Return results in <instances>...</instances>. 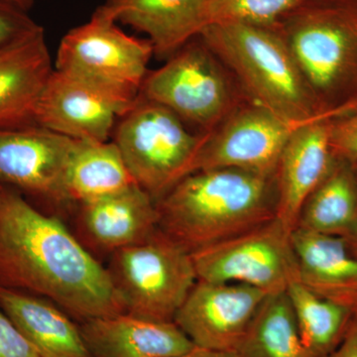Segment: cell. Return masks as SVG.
<instances>
[{
    "mask_svg": "<svg viewBox=\"0 0 357 357\" xmlns=\"http://www.w3.org/2000/svg\"><path fill=\"white\" fill-rule=\"evenodd\" d=\"M290 230L280 220L191 253L198 280L238 283L267 295L284 293L298 279Z\"/></svg>",
    "mask_w": 357,
    "mask_h": 357,
    "instance_id": "9c48e42d",
    "label": "cell"
},
{
    "mask_svg": "<svg viewBox=\"0 0 357 357\" xmlns=\"http://www.w3.org/2000/svg\"><path fill=\"white\" fill-rule=\"evenodd\" d=\"M301 340L312 357H326L344 338L354 312L328 302L294 280L286 290Z\"/></svg>",
    "mask_w": 357,
    "mask_h": 357,
    "instance_id": "cb8c5ba5",
    "label": "cell"
},
{
    "mask_svg": "<svg viewBox=\"0 0 357 357\" xmlns=\"http://www.w3.org/2000/svg\"><path fill=\"white\" fill-rule=\"evenodd\" d=\"M53 70L39 24L0 47V129L35 124L40 96Z\"/></svg>",
    "mask_w": 357,
    "mask_h": 357,
    "instance_id": "5bb4252c",
    "label": "cell"
},
{
    "mask_svg": "<svg viewBox=\"0 0 357 357\" xmlns=\"http://www.w3.org/2000/svg\"><path fill=\"white\" fill-rule=\"evenodd\" d=\"M305 0H208L206 9V25L215 23L276 27L284 16L297 8Z\"/></svg>",
    "mask_w": 357,
    "mask_h": 357,
    "instance_id": "d4e9b609",
    "label": "cell"
},
{
    "mask_svg": "<svg viewBox=\"0 0 357 357\" xmlns=\"http://www.w3.org/2000/svg\"><path fill=\"white\" fill-rule=\"evenodd\" d=\"M321 114L357 110V0H305L277 25Z\"/></svg>",
    "mask_w": 357,
    "mask_h": 357,
    "instance_id": "3957f363",
    "label": "cell"
},
{
    "mask_svg": "<svg viewBox=\"0 0 357 357\" xmlns=\"http://www.w3.org/2000/svg\"><path fill=\"white\" fill-rule=\"evenodd\" d=\"M303 126L261 105L244 102L204 134L188 175L220 168L274 175L288 140Z\"/></svg>",
    "mask_w": 357,
    "mask_h": 357,
    "instance_id": "30bf717a",
    "label": "cell"
},
{
    "mask_svg": "<svg viewBox=\"0 0 357 357\" xmlns=\"http://www.w3.org/2000/svg\"><path fill=\"white\" fill-rule=\"evenodd\" d=\"M0 307L40 357H93L79 326L51 301L0 286Z\"/></svg>",
    "mask_w": 357,
    "mask_h": 357,
    "instance_id": "ffe728a7",
    "label": "cell"
},
{
    "mask_svg": "<svg viewBox=\"0 0 357 357\" xmlns=\"http://www.w3.org/2000/svg\"><path fill=\"white\" fill-rule=\"evenodd\" d=\"M135 184L114 141H77L66 181L69 201L89 203Z\"/></svg>",
    "mask_w": 357,
    "mask_h": 357,
    "instance_id": "7402d4cb",
    "label": "cell"
},
{
    "mask_svg": "<svg viewBox=\"0 0 357 357\" xmlns=\"http://www.w3.org/2000/svg\"><path fill=\"white\" fill-rule=\"evenodd\" d=\"M332 121L319 119L301 126L282 152L275 172L276 218L291 232L303 204L335 163L331 145Z\"/></svg>",
    "mask_w": 357,
    "mask_h": 357,
    "instance_id": "9a60e30c",
    "label": "cell"
},
{
    "mask_svg": "<svg viewBox=\"0 0 357 357\" xmlns=\"http://www.w3.org/2000/svg\"><path fill=\"white\" fill-rule=\"evenodd\" d=\"M153 55L149 40L122 31L102 6L63 37L54 69L135 102Z\"/></svg>",
    "mask_w": 357,
    "mask_h": 357,
    "instance_id": "ba28073f",
    "label": "cell"
},
{
    "mask_svg": "<svg viewBox=\"0 0 357 357\" xmlns=\"http://www.w3.org/2000/svg\"><path fill=\"white\" fill-rule=\"evenodd\" d=\"M204 134L192 133L171 110L138 96L119 119L114 142L136 184L157 201L188 176Z\"/></svg>",
    "mask_w": 357,
    "mask_h": 357,
    "instance_id": "52a82bcc",
    "label": "cell"
},
{
    "mask_svg": "<svg viewBox=\"0 0 357 357\" xmlns=\"http://www.w3.org/2000/svg\"><path fill=\"white\" fill-rule=\"evenodd\" d=\"M175 357H237L236 351H215L195 345L189 351Z\"/></svg>",
    "mask_w": 357,
    "mask_h": 357,
    "instance_id": "f546056e",
    "label": "cell"
},
{
    "mask_svg": "<svg viewBox=\"0 0 357 357\" xmlns=\"http://www.w3.org/2000/svg\"><path fill=\"white\" fill-rule=\"evenodd\" d=\"M0 187H1V185H0Z\"/></svg>",
    "mask_w": 357,
    "mask_h": 357,
    "instance_id": "d6a6232c",
    "label": "cell"
},
{
    "mask_svg": "<svg viewBox=\"0 0 357 357\" xmlns=\"http://www.w3.org/2000/svg\"><path fill=\"white\" fill-rule=\"evenodd\" d=\"M356 169V174H357V168ZM349 248H351V250L352 252L354 253V255H357V241L354 244H351V246H349Z\"/></svg>",
    "mask_w": 357,
    "mask_h": 357,
    "instance_id": "1f68e13d",
    "label": "cell"
},
{
    "mask_svg": "<svg viewBox=\"0 0 357 357\" xmlns=\"http://www.w3.org/2000/svg\"><path fill=\"white\" fill-rule=\"evenodd\" d=\"M267 296L244 284L198 280L174 323L197 347L236 351Z\"/></svg>",
    "mask_w": 357,
    "mask_h": 357,
    "instance_id": "4fadbf2b",
    "label": "cell"
},
{
    "mask_svg": "<svg viewBox=\"0 0 357 357\" xmlns=\"http://www.w3.org/2000/svg\"><path fill=\"white\" fill-rule=\"evenodd\" d=\"M107 270L126 314L148 321H174L198 281L191 252L159 229L114 251Z\"/></svg>",
    "mask_w": 357,
    "mask_h": 357,
    "instance_id": "8992f818",
    "label": "cell"
},
{
    "mask_svg": "<svg viewBox=\"0 0 357 357\" xmlns=\"http://www.w3.org/2000/svg\"><path fill=\"white\" fill-rule=\"evenodd\" d=\"M4 1L11 2V3L21 7V8L24 9V10L31 7L33 3V0H4Z\"/></svg>",
    "mask_w": 357,
    "mask_h": 357,
    "instance_id": "4dcf8cb0",
    "label": "cell"
},
{
    "mask_svg": "<svg viewBox=\"0 0 357 357\" xmlns=\"http://www.w3.org/2000/svg\"><path fill=\"white\" fill-rule=\"evenodd\" d=\"M79 328L93 357H175L195 347L174 321L128 314L89 319Z\"/></svg>",
    "mask_w": 357,
    "mask_h": 357,
    "instance_id": "2e32d148",
    "label": "cell"
},
{
    "mask_svg": "<svg viewBox=\"0 0 357 357\" xmlns=\"http://www.w3.org/2000/svg\"><path fill=\"white\" fill-rule=\"evenodd\" d=\"M156 204L159 229L192 253L276 218V178L239 168L198 171Z\"/></svg>",
    "mask_w": 357,
    "mask_h": 357,
    "instance_id": "7a4b0ae2",
    "label": "cell"
},
{
    "mask_svg": "<svg viewBox=\"0 0 357 357\" xmlns=\"http://www.w3.org/2000/svg\"><path fill=\"white\" fill-rule=\"evenodd\" d=\"M156 199L137 184L82 204L84 234L102 250H119L145 241L158 227Z\"/></svg>",
    "mask_w": 357,
    "mask_h": 357,
    "instance_id": "d6986e66",
    "label": "cell"
},
{
    "mask_svg": "<svg viewBox=\"0 0 357 357\" xmlns=\"http://www.w3.org/2000/svg\"><path fill=\"white\" fill-rule=\"evenodd\" d=\"M139 96L163 105L199 133L210 132L249 102L229 68L199 37L148 73Z\"/></svg>",
    "mask_w": 357,
    "mask_h": 357,
    "instance_id": "5b68a950",
    "label": "cell"
},
{
    "mask_svg": "<svg viewBox=\"0 0 357 357\" xmlns=\"http://www.w3.org/2000/svg\"><path fill=\"white\" fill-rule=\"evenodd\" d=\"M298 279L328 302L357 312V255L344 239L300 229L291 234Z\"/></svg>",
    "mask_w": 357,
    "mask_h": 357,
    "instance_id": "e0dca14e",
    "label": "cell"
},
{
    "mask_svg": "<svg viewBox=\"0 0 357 357\" xmlns=\"http://www.w3.org/2000/svg\"><path fill=\"white\" fill-rule=\"evenodd\" d=\"M37 25L24 9L11 2L0 0V47L18 38Z\"/></svg>",
    "mask_w": 357,
    "mask_h": 357,
    "instance_id": "4316f807",
    "label": "cell"
},
{
    "mask_svg": "<svg viewBox=\"0 0 357 357\" xmlns=\"http://www.w3.org/2000/svg\"><path fill=\"white\" fill-rule=\"evenodd\" d=\"M77 144L37 124L0 129V185L22 196L69 202L66 181Z\"/></svg>",
    "mask_w": 357,
    "mask_h": 357,
    "instance_id": "8fae6325",
    "label": "cell"
},
{
    "mask_svg": "<svg viewBox=\"0 0 357 357\" xmlns=\"http://www.w3.org/2000/svg\"><path fill=\"white\" fill-rule=\"evenodd\" d=\"M199 37L229 68L249 102L294 123L332 119L319 110L277 26L215 23Z\"/></svg>",
    "mask_w": 357,
    "mask_h": 357,
    "instance_id": "277c9868",
    "label": "cell"
},
{
    "mask_svg": "<svg viewBox=\"0 0 357 357\" xmlns=\"http://www.w3.org/2000/svg\"><path fill=\"white\" fill-rule=\"evenodd\" d=\"M236 354L237 357H312L301 340L286 292L265 298Z\"/></svg>",
    "mask_w": 357,
    "mask_h": 357,
    "instance_id": "603a6c76",
    "label": "cell"
},
{
    "mask_svg": "<svg viewBox=\"0 0 357 357\" xmlns=\"http://www.w3.org/2000/svg\"><path fill=\"white\" fill-rule=\"evenodd\" d=\"M135 102L54 69L40 96L34 122L77 141H109L117 119Z\"/></svg>",
    "mask_w": 357,
    "mask_h": 357,
    "instance_id": "7c38bea8",
    "label": "cell"
},
{
    "mask_svg": "<svg viewBox=\"0 0 357 357\" xmlns=\"http://www.w3.org/2000/svg\"><path fill=\"white\" fill-rule=\"evenodd\" d=\"M0 357H40L38 352L0 307Z\"/></svg>",
    "mask_w": 357,
    "mask_h": 357,
    "instance_id": "83f0119b",
    "label": "cell"
},
{
    "mask_svg": "<svg viewBox=\"0 0 357 357\" xmlns=\"http://www.w3.org/2000/svg\"><path fill=\"white\" fill-rule=\"evenodd\" d=\"M331 145L335 157L349 162L357 168V110L333 119Z\"/></svg>",
    "mask_w": 357,
    "mask_h": 357,
    "instance_id": "484cf974",
    "label": "cell"
},
{
    "mask_svg": "<svg viewBox=\"0 0 357 357\" xmlns=\"http://www.w3.org/2000/svg\"><path fill=\"white\" fill-rule=\"evenodd\" d=\"M0 286L39 296L81 319L126 314L109 270L59 218L0 187Z\"/></svg>",
    "mask_w": 357,
    "mask_h": 357,
    "instance_id": "6da1fadb",
    "label": "cell"
},
{
    "mask_svg": "<svg viewBox=\"0 0 357 357\" xmlns=\"http://www.w3.org/2000/svg\"><path fill=\"white\" fill-rule=\"evenodd\" d=\"M295 229L338 237L351 246L357 241L356 167L335 157V163L301 208Z\"/></svg>",
    "mask_w": 357,
    "mask_h": 357,
    "instance_id": "44dd1931",
    "label": "cell"
},
{
    "mask_svg": "<svg viewBox=\"0 0 357 357\" xmlns=\"http://www.w3.org/2000/svg\"><path fill=\"white\" fill-rule=\"evenodd\" d=\"M208 0H109L115 21L144 33L155 55L169 58L206 27Z\"/></svg>",
    "mask_w": 357,
    "mask_h": 357,
    "instance_id": "ac0fdd59",
    "label": "cell"
},
{
    "mask_svg": "<svg viewBox=\"0 0 357 357\" xmlns=\"http://www.w3.org/2000/svg\"><path fill=\"white\" fill-rule=\"evenodd\" d=\"M326 357H357V312L352 317L340 344Z\"/></svg>",
    "mask_w": 357,
    "mask_h": 357,
    "instance_id": "f1b7e54d",
    "label": "cell"
}]
</instances>
